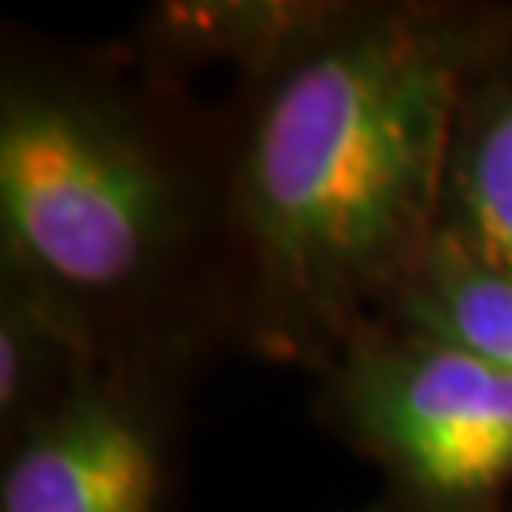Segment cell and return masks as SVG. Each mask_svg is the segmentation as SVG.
<instances>
[{"label": "cell", "mask_w": 512, "mask_h": 512, "mask_svg": "<svg viewBox=\"0 0 512 512\" xmlns=\"http://www.w3.org/2000/svg\"><path fill=\"white\" fill-rule=\"evenodd\" d=\"M315 418L384 490L433 512H501L512 490V380L387 315H368L308 372Z\"/></svg>", "instance_id": "3957f363"}, {"label": "cell", "mask_w": 512, "mask_h": 512, "mask_svg": "<svg viewBox=\"0 0 512 512\" xmlns=\"http://www.w3.org/2000/svg\"><path fill=\"white\" fill-rule=\"evenodd\" d=\"M202 372L164 357L99 361L50 418L0 448V512H175Z\"/></svg>", "instance_id": "277c9868"}, {"label": "cell", "mask_w": 512, "mask_h": 512, "mask_svg": "<svg viewBox=\"0 0 512 512\" xmlns=\"http://www.w3.org/2000/svg\"><path fill=\"white\" fill-rule=\"evenodd\" d=\"M0 277L103 357L232 349L217 110L133 42L4 27Z\"/></svg>", "instance_id": "7a4b0ae2"}, {"label": "cell", "mask_w": 512, "mask_h": 512, "mask_svg": "<svg viewBox=\"0 0 512 512\" xmlns=\"http://www.w3.org/2000/svg\"><path fill=\"white\" fill-rule=\"evenodd\" d=\"M437 232L512 270V38L463 92Z\"/></svg>", "instance_id": "5b68a950"}, {"label": "cell", "mask_w": 512, "mask_h": 512, "mask_svg": "<svg viewBox=\"0 0 512 512\" xmlns=\"http://www.w3.org/2000/svg\"><path fill=\"white\" fill-rule=\"evenodd\" d=\"M512 38L486 0H171L137 42L236 76L220 118L232 349L311 368L437 232L471 76Z\"/></svg>", "instance_id": "6da1fadb"}, {"label": "cell", "mask_w": 512, "mask_h": 512, "mask_svg": "<svg viewBox=\"0 0 512 512\" xmlns=\"http://www.w3.org/2000/svg\"><path fill=\"white\" fill-rule=\"evenodd\" d=\"M376 315L425 330L512 380V270L433 232Z\"/></svg>", "instance_id": "8992f818"}, {"label": "cell", "mask_w": 512, "mask_h": 512, "mask_svg": "<svg viewBox=\"0 0 512 512\" xmlns=\"http://www.w3.org/2000/svg\"><path fill=\"white\" fill-rule=\"evenodd\" d=\"M357 512H433V509H421V505H414V501H406V497H395V494H380L376 501H368L365 509H357ZM501 512H509V509H501Z\"/></svg>", "instance_id": "ba28073f"}, {"label": "cell", "mask_w": 512, "mask_h": 512, "mask_svg": "<svg viewBox=\"0 0 512 512\" xmlns=\"http://www.w3.org/2000/svg\"><path fill=\"white\" fill-rule=\"evenodd\" d=\"M99 361L46 300L0 277V448L50 418Z\"/></svg>", "instance_id": "52a82bcc"}]
</instances>
